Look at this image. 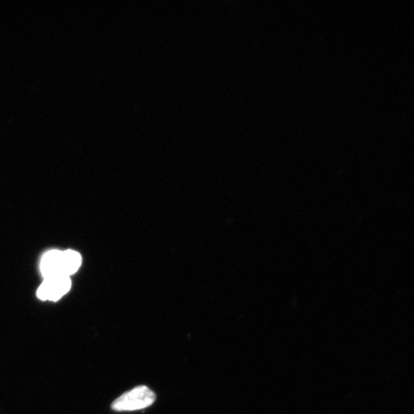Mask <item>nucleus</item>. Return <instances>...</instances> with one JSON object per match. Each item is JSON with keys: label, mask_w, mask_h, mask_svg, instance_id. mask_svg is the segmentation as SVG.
I'll return each instance as SVG.
<instances>
[{"label": "nucleus", "mask_w": 414, "mask_h": 414, "mask_svg": "<svg viewBox=\"0 0 414 414\" xmlns=\"http://www.w3.org/2000/svg\"><path fill=\"white\" fill-rule=\"evenodd\" d=\"M81 255L74 251H51L42 258L40 270L43 278L71 275L77 272L81 265Z\"/></svg>", "instance_id": "f257e3e1"}, {"label": "nucleus", "mask_w": 414, "mask_h": 414, "mask_svg": "<svg viewBox=\"0 0 414 414\" xmlns=\"http://www.w3.org/2000/svg\"><path fill=\"white\" fill-rule=\"evenodd\" d=\"M156 400L153 391L146 386H139L122 394L112 404L115 411H134L149 408Z\"/></svg>", "instance_id": "f03ea898"}, {"label": "nucleus", "mask_w": 414, "mask_h": 414, "mask_svg": "<svg viewBox=\"0 0 414 414\" xmlns=\"http://www.w3.org/2000/svg\"><path fill=\"white\" fill-rule=\"evenodd\" d=\"M71 287V279L66 276L44 278L37 290V297L42 301H57L69 292Z\"/></svg>", "instance_id": "7ed1b4c3"}]
</instances>
